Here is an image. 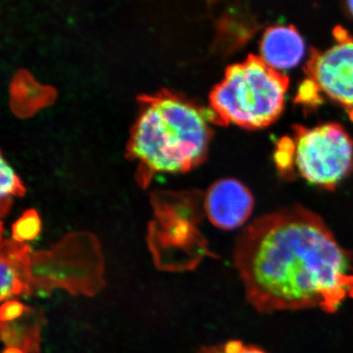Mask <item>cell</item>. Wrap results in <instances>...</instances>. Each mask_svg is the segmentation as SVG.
Returning <instances> with one entry per match:
<instances>
[{"instance_id": "obj_1", "label": "cell", "mask_w": 353, "mask_h": 353, "mask_svg": "<svg viewBox=\"0 0 353 353\" xmlns=\"http://www.w3.org/2000/svg\"><path fill=\"white\" fill-rule=\"evenodd\" d=\"M234 267L260 313L318 308L353 299V257L322 218L303 206L262 216L236 241Z\"/></svg>"}, {"instance_id": "obj_2", "label": "cell", "mask_w": 353, "mask_h": 353, "mask_svg": "<svg viewBox=\"0 0 353 353\" xmlns=\"http://www.w3.org/2000/svg\"><path fill=\"white\" fill-rule=\"evenodd\" d=\"M141 112L132 128L128 154L143 173H176L201 164L211 139L209 110L162 90L141 97Z\"/></svg>"}, {"instance_id": "obj_3", "label": "cell", "mask_w": 353, "mask_h": 353, "mask_svg": "<svg viewBox=\"0 0 353 353\" xmlns=\"http://www.w3.org/2000/svg\"><path fill=\"white\" fill-rule=\"evenodd\" d=\"M289 78L260 57L250 54L228 67L224 79L209 95L211 122L248 130L268 127L285 105Z\"/></svg>"}, {"instance_id": "obj_4", "label": "cell", "mask_w": 353, "mask_h": 353, "mask_svg": "<svg viewBox=\"0 0 353 353\" xmlns=\"http://www.w3.org/2000/svg\"><path fill=\"white\" fill-rule=\"evenodd\" d=\"M153 206L155 218L148 228V245L158 269L194 270L206 256H213L199 228V196H157Z\"/></svg>"}, {"instance_id": "obj_5", "label": "cell", "mask_w": 353, "mask_h": 353, "mask_svg": "<svg viewBox=\"0 0 353 353\" xmlns=\"http://www.w3.org/2000/svg\"><path fill=\"white\" fill-rule=\"evenodd\" d=\"M101 245L92 234L65 236L50 250L32 253V292L48 296L54 290L94 296L105 287Z\"/></svg>"}, {"instance_id": "obj_6", "label": "cell", "mask_w": 353, "mask_h": 353, "mask_svg": "<svg viewBox=\"0 0 353 353\" xmlns=\"http://www.w3.org/2000/svg\"><path fill=\"white\" fill-rule=\"evenodd\" d=\"M294 163L304 180L334 190L353 171V139L336 123L313 128L296 125Z\"/></svg>"}, {"instance_id": "obj_7", "label": "cell", "mask_w": 353, "mask_h": 353, "mask_svg": "<svg viewBox=\"0 0 353 353\" xmlns=\"http://www.w3.org/2000/svg\"><path fill=\"white\" fill-rule=\"evenodd\" d=\"M334 36L336 43L331 48L311 50L305 73L320 92L347 109L353 120V36L340 26Z\"/></svg>"}, {"instance_id": "obj_8", "label": "cell", "mask_w": 353, "mask_h": 353, "mask_svg": "<svg viewBox=\"0 0 353 353\" xmlns=\"http://www.w3.org/2000/svg\"><path fill=\"white\" fill-rule=\"evenodd\" d=\"M253 206L252 192L234 179L213 183L204 196V212L211 224L229 231L245 224L252 215Z\"/></svg>"}, {"instance_id": "obj_9", "label": "cell", "mask_w": 353, "mask_h": 353, "mask_svg": "<svg viewBox=\"0 0 353 353\" xmlns=\"http://www.w3.org/2000/svg\"><path fill=\"white\" fill-rule=\"evenodd\" d=\"M32 252L31 246L13 239L1 241L0 248V299L32 296Z\"/></svg>"}, {"instance_id": "obj_10", "label": "cell", "mask_w": 353, "mask_h": 353, "mask_svg": "<svg viewBox=\"0 0 353 353\" xmlns=\"http://www.w3.org/2000/svg\"><path fill=\"white\" fill-rule=\"evenodd\" d=\"M304 54V41L294 26L268 28L260 41V57L276 70L296 66Z\"/></svg>"}, {"instance_id": "obj_11", "label": "cell", "mask_w": 353, "mask_h": 353, "mask_svg": "<svg viewBox=\"0 0 353 353\" xmlns=\"http://www.w3.org/2000/svg\"><path fill=\"white\" fill-rule=\"evenodd\" d=\"M44 323L46 317L41 310L28 306L19 319L1 323V340L6 347L20 348L25 353H41V333Z\"/></svg>"}, {"instance_id": "obj_12", "label": "cell", "mask_w": 353, "mask_h": 353, "mask_svg": "<svg viewBox=\"0 0 353 353\" xmlns=\"http://www.w3.org/2000/svg\"><path fill=\"white\" fill-rule=\"evenodd\" d=\"M0 196H1V216L8 212L11 205V197L22 196L24 194V185H22L15 172L1 157L0 165Z\"/></svg>"}, {"instance_id": "obj_13", "label": "cell", "mask_w": 353, "mask_h": 353, "mask_svg": "<svg viewBox=\"0 0 353 353\" xmlns=\"http://www.w3.org/2000/svg\"><path fill=\"white\" fill-rule=\"evenodd\" d=\"M41 231V222L38 212L34 209H29L13 223L12 239L20 243L34 241Z\"/></svg>"}, {"instance_id": "obj_14", "label": "cell", "mask_w": 353, "mask_h": 353, "mask_svg": "<svg viewBox=\"0 0 353 353\" xmlns=\"http://www.w3.org/2000/svg\"><path fill=\"white\" fill-rule=\"evenodd\" d=\"M197 353H267L255 345H246L241 341H229L219 345L202 347Z\"/></svg>"}, {"instance_id": "obj_15", "label": "cell", "mask_w": 353, "mask_h": 353, "mask_svg": "<svg viewBox=\"0 0 353 353\" xmlns=\"http://www.w3.org/2000/svg\"><path fill=\"white\" fill-rule=\"evenodd\" d=\"M275 161L279 170L284 174H292V162L294 161V143L289 138H284L279 143L275 153Z\"/></svg>"}, {"instance_id": "obj_16", "label": "cell", "mask_w": 353, "mask_h": 353, "mask_svg": "<svg viewBox=\"0 0 353 353\" xmlns=\"http://www.w3.org/2000/svg\"><path fill=\"white\" fill-rule=\"evenodd\" d=\"M320 94L321 92H320L319 88L315 85V83L311 81L310 79H306L299 88L296 101L307 106V108H316L318 104L322 102V97Z\"/></svg>"}, {"instance_id": "obj_17", "label": "cell", "mask_w": 353, "mask_h": 353, "mask_svg": "<svg viewBox=\"0 0 353 353\" xmlns=\"http://www.w3.org/2000/svg\"><path fill=\"white\" fill-rule=\"evenodd\" d=\"M28 306L17 301H7L2 304L0 309V320L1 323L12 322L19 319L25 314Z\"/></svg>"}, {"instance_id": "obj_18", "label": "cell", "mask_w": 353, "mask_h": 353, "mask_svg": "<svg viewBox=\"0 0 353 353\" xmlns=\"http://www.w3.org/2000/svg\"><path fill=\"white\" fill-rule=\"evenodd\" d=\"M2 353H25L22 350L17 347H6Z\"/></svg>"}, {"instance_id": "obj_19", "label": "cell", "mask_w": 353, "mask_h": 353, "mask_svg": "<svg viewBox=\"0 0 353 353\" xmlns=\"http://www.w3.org/2000/svg\"><path fill=\"white\" fill-rule=\"evenodd\" d=\"M347 6L348 11H350V14L353 16V1L347 2Z\"/></svg>"}]
</instances>
